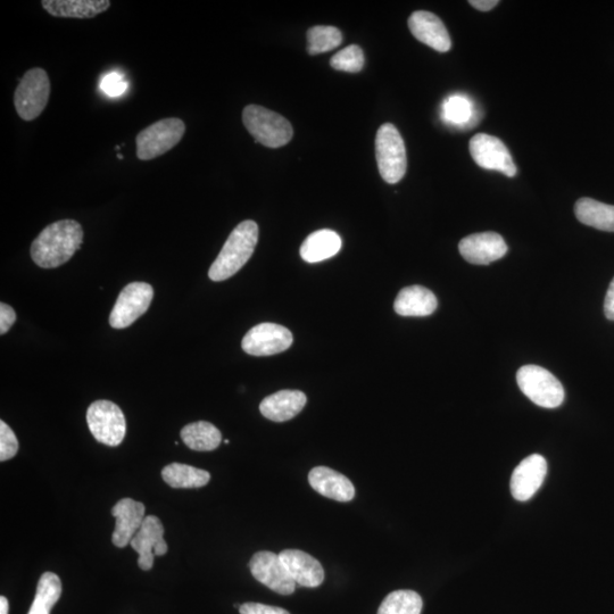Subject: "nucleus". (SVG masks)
Here are the masks:
<instances>
[{
	"label": "nucleus",
	"instance_id": "f257e3e1",
	"mask_svg": "<svg viewBox=\"0 0 614 614\" xmlns=\"http://www.w3.org/2000/svg\"><path fill=\"white\" fill-rule=\"evenodd\" d=\"M84 242V229L74 220L49 224L31 245V257L38 267L55 269L69 262Z\"/></svg>",
	"mask_w": 614,
	"mask_h": 614
},
{
	"label": "nucleus",
	"instance_id": "f03ea898",
	"mask_svg": "<svg viewBox=\"0 0 614 614\" xmlns=\"http://www.w3.org/2000/svg\"><path fill=\"white\" fill-rule=\"evenodd\" d=\"M257 242H259L257 223L251 220L239 223L211 265L210 279L219 282L235 276L250 261Z\"/></svg>",
	"mask_w": 614,
	"mask_h": 614
},
{
	"label": "nucleus",
	"instance_id": "7ed1b4c3",
	"mask_svg": "<svg viewBox=\"0 0 614 614\" xmlns=\"http://www.w3.org/2000/svg\"><path fill=\"white\" fill-rule=\"evenodd\" d=\"M243 122L256 143L270 148L287 145L294 135L292 124L284 116L259 105L245 107Z\"/></svg>",
	"mask_w": 614,
	"mask_h": 614
},
{
	"label": "nucleus",
	"instance_id": "20e7f679",
	"mask_svg": "<svg viewBox=\"0 0 614 614\" xmlns=\"http://www.w3.org/2000/svg\"><path fill=\"white\" fill-rule=\"evenodd\" d=\"M376 156L381 177L387 184L400 182L408 169V157L400 131L392 123H385L377 132Z\"/></svg>",
	"mask_w": 614,
	"mask_h": 614
},
{
	"label": "nucleus",
	"instance_id": "39448f33",
	"mask_svg": "<svg viewBox=\"0 0 614 614\" xmlns=\"http://www.w3.org/2000/svg\"><path fill=\"white\" fill-rule=\"evenodd\" d=\"M517 383L531 402L541 408L555 409L564 402V388L559 379L538 365H525L518 370Z\"/></svg>",
	"mask_w": 614,
	"mask_h": 614
},
{
	"label": "nucleus",
	"instance_id": "423d86ee",
	"mask_svg": "<svg viewBox=\"0 0 614 614\" xmlns=\"http://www.w3.org/2000/svg\"><path fill=\"white\" fill-rule=\"evenodd\" d=\"M186 124L178 118L157 121L141 130L137 136V156L141 161H151L176 147L185 136Z\"/></svg>",
	"mask_w": 614,
	"mask_h": 614
},
{
	"label": "nucleus",
	"instance_id": "0eeeda50",
	"mask_svg": "<svg viewBox=\"0 0 614 614\" xmlns=\"http://www.w3.org/2000/svg\"><path fill=\"white\" fill-rule=\"evenodd\" d=\"M51 90V81L44 69L35 68L24 74L14 94L20 118L27 122L37 119L46 109Z\"/></svg>",
	"mask_w": 614,
	"mask_h": 614
},
{
	"label": "nucleus",
	"instance_id": "6e6552de",
	"mask_svg": "<svg viewBox=\"0 0 614 614\" xmlns=\"http://www.w3.org/2000/svg\"><path fill=\"white\" fill-rule=\"evenodd\" d=\"M87 423L97 442L119 446L127 433V422L118 405L111 401H96L89 406Z\"/></svg>",
	"mask_w": 614,
	"mask_h": 614
},
{
	"label": "nucleus",
	"instance_id": "1a4fd4ad",
	"mask_svg": "<svg viewBox=\"0 0 614 614\" xmlns=\"http://www.w3.org/2000/svg\"><path fill=\"white\" fill-rule=\"evenodd\" d=\"M154 289L146 282H131L122 289L110 315L114 329L128 328L144 315L153 301Z\"/></svg>",
	"mask_w": 614,
	"mask_h": 614
},
{
	"label": "nucleus",
	"instance_id": "9d476101",
	"mask_svg": "<svg viewBox=\"0 0 614 614\" xmlns=\"http://www.w3.org/2000/svg\"><path fill=\"white\" fill-rule=\"evenodd\" d=\"M470 154L479 167L485 170L499 171L510 178L518 172L508 147L494 136L478 134L472 137Z\"/></svg>",
	"mask_w": 614,
	"mask_h": 614
},
{
	"label": "nucleus",
	"instance_id": "9b49d317",
	"mask_svg": "<svg viewBox=\"0 0 614 614\" xmlns=\"http://www.w3.org/2000/svg\"><path fill=\"white\" fill-rule=\"evenodd\" d=\"M293 344L290 331L276 323H261L245 335L242 347L253 356L276 355L288 350Z\"/></svg>",
	"mask_w": 614,
	"mask_h": 614
},
{
	"label": "nucleus",
	"instance_id": "f8f14e48",
	"mask_svg": "<svg viewBox=\"0 0 614 614\" xmlns=\"http://www.w3.org/2000/svg\"><path fill=\"white\" fill-rule=\"evenodd\" d=\"M253 577L271 591L281 595L295 592L296 583L290 577L280 555L268 551L257 552L250 562Z\"/></svg>",
	"mask_w": 614,
	"mask_h": 614
},
{
	"label": "nucleus",
	"instance_id": "ddd939ff",
	"mask_svg": "<svg viewBox=\"0 0 614 614\" xmlns=\"http://www.w3.org/2000/svg\"><path fill=\"white\" fill-rule=\"evenodd\" d=\"M132 549L139 554L138 566L141 570H151L155 557H163L169 547L164 541V527L159 518L146 517L138 533L130 543Z\"/></svg>",
	"mask_w": 614,
	"mask_h": 614
},
{
	"label": "nucleus",
	"instance_id": "4468645a",
	"mask_svg": "<svg viewBox=\"0 0 614 614\" xmlns=\"http://www.w3.org/2000/svg\"><path fill=\"white\" fill-rule=\"evenodd\" d=\"M459 251L467 262L487 265L502 259L508 253V245L496 232H481L463 238L459 244Z\"/></svg>",
	"mask_w": 614,
	"mask_h": 614
},
{
	"label": "nucleus",
	"instance_id": "2eb2a0df",
	"mask_svg": "<svg viewBox=\"0 0 614 614\" xmlns=\"http://www.w3.org/2000/svg\"><path fill=\"white\" fill-rule=\"evenodd\" d=\"M547 475V462L542 455L533 454L514 469L511 492L514 499L526 502L542 487Z\"/></svg>",
	"mask_w": 614,
	"mask_h": 614
},
{
	"label": "nucleus",
	"instance_id": "dca6fc26",
	"mask_svg": "<svg viewBox=\"0 0 614 614\" xmlns=\"http://www.w3.org/2000/svg\"><path fill=\"white\" fill-rule=\"evenodd\" d=\"M409 28L412 35L420 43L435 49L439 53H446L452 48L450 33H448L443 21L433 13L414 12L409 19Z\"/></svg>",
	"mask_w": 614,
	"mask_h": 614
},
{
	"label": "nucleus",
	"instance_id": "f3484780",
	"mask_svg": "<svg viewBox=\"0 0 614 614\" xmlns=\"http://www.w3.org/2000/svg\"><path fill=\"white\" fill-rule=\"evenodd\" d=\"M145 505L132 499H122L112 509L116 519L112 542L116 547L130 545L145 520Z\"/></svg>",
	"mask_w": 614,
	"mask_h": 614
},
{
	"label": "nucleus",
	"instance_id": "a211bd4d",
	"mask_svg": "<svg viewBox=\"0 0 614 614\" xmlns=\"http://www.w3.org/2000/svg\"><path fill=\"white\" fill-rule=\"evenodd\" d=\"M279 555L296 585L315 588L325 580V570L321 563L310 554L300 550H285Z\"/></svg>",
	"mask_w": 614,
	"mask_h": 614
},
{
	"label": "nucleus",
	"instance_id": "6ab92c4d",
	"mask_svg": "<svg viewBox=\"0 0 614 614\" xmlns=\"http://www.w3.org/2000/svg\"><path fill=\"white\" fill-rule=\"evenodd\" d=\"M309 483L315 492L338 502H350L355 496L352 481L339 472L317 467L310 471Z\"/></svg>",
	"mask_w": 614,
	"mask_h": 614
},
{
	"label": "nucleus",
	"instance_id": "aec40b11",
	"mask_svg": "<svg viewBox=\"0 0 614 614\" xmlns=\"http://www.w3.org/2000/svg\"><path fill=\"white\" fill-rule=\"evenodd\" d=\"M307 403V397L300 391H280L265 397L260 404L264 418L275 422L292 420L301 413Z\"/></svg>",
	"mask_w": 614,
	"mask_h": 614
},
{
	"label": "nucleus",
	"instance_id": "412c9836",
	"mask_svg": "<svg viewBox=\"0 0 614 614\" xmlns=\"http://www.w3.org/2000/svg\"><path fill=\"white\" fill-rule=\"evenodd\" d=\"M437 298L422 286L403 288L397 295L394 310L401 317H428L437 310Z\"/></svg>",
	"mask_w": 614,
	"mask_h": 614
},
{
	"label": "nucleus",
	"instance_id": "4be33fe9",
	"mask_svg": "<svg viewBox=\"0 0 614 614\" xmlns=\"http://www.w3.org/2000/svg\"><path fill=\"white\" fill-rule=\"evenodd\" d=\"M41 6L55 18L93 19L111 7L109 0H43Z\"/></svg>",
	"mask_w": 614,
	"mask_h": 614
},
{
	"label": "nucleus",
	"instance_id": "5701e85b",
	"mask_svg": "<svg viewBox=\"0 0 614 614\" xmlns=\"http://www.w3.org/2000/svg\"><path fill=\"white\" fill-rule=\"evenodd\" d=\"M342 246V238L337 232L323 229L313 232L304 240L301 256L307 263H318L337 255Z\"/></svg>",
	"mask_w": 614,
	"mask_h": 614
},
{
	"label": "nucleus",
	"instance_id": "b1692460",
	"mask_svg": "<svg viewBox=\"0 0 614 614\" xmlns=\"http://www.w3.org/2000/svg\"><path fill=\"white\" fill-rule=\"evenodd\" d=\"M577 219L585 226L602 231L614 232V205L595 201L592 198H580L575 205Z\"/></svg>",
	"mask_w": 614,
	"mask_h": 614
},
{
	"label": "nucleus",
	"instance_id": "393cba45",
	"mask_svg": "<svg viewBox=\"0 0 614 614\" xmlns=\"http://www.w3.org/2000/svg\"><path fill=\"white\" fill-rule=\"evenodd\" d=\"M180 435L190 450L197 452L217 450L222 442L221 431L206 421L190 423L182 428Z\"/></svg>",
	"mask_w": 614,
	"mask_h": 614
},
{
	"label": "nucleus",
	"instance_id": "a878e982",
	"mask_svg": "<svg viewBox=\"0 0 614 614\" xmlns=\"http://www.w3.org/2000/svg\"><path fill=\"white\" fill-rule=\"evenodd\" d=\"M162 478L172 488H201L209 484V472L188 464L171 463L162 470Z\"/></svg>",
	"mask_w": 614,
	"mask_h": 614
},
{
	"label": "nucleus",
	"instance_id": "bb28decb",
	"mask_svg": "<svg viewBox=\"0 0 614 614\" xmlns=\"http://www.w3.org/2000/svg\"><path fill=\"white\" fill-rule=\"evenodd\" d=\"M442 118L447 124L455 127H474L478 116L474 102L466 95L447 97L442 107Z\"/></svg>",
	"mask_w": 614,
	"mask_h": 614
},
{
	"label": "nucleus",
	"instance_id": "cd10ccee",
	"mask_svg": "<svg viewBox=\"0 0 614 614\" xmlns=\"http://www.w3.org/2000/svg\"><path fill=\"white\" fill-rule=\"evenodd\" d=\"M62 595V583L60 577L54 572H45L41 576L35 601H33L28 614H51L54 605Z\"/></svg>",
	"mask_w": 614,
	"mask_h": 614
},
{
	"label": "nucleus",
	"instance_id": "c85d7f7f",
	"mask_svg": "<svg viewBox=\"0 0 614 614\" xmlns=\"http://www.w3.org/2000/svg\"><path fill=\"white\" fill-rule=\"evenodd\" d=\"M422 607L423 602L418 593L401 589L386 597L378 614H421Z\"/></svg>",
	"mask_w": 614,
	"mask_h": 614
},
{
	"label": "nucleus",
	"instance_id": "c756f323",
	"mask_svg": "<svg viewBox=\"0 0 614 614\" xmlns=\"http://www.w3.org/2000/svg\"><path fill=\"white\" fill-rule=\"evenodd\" d=\"M343 43V35L335 27L318 26L307 32V51L310 55H319L333 51Z\"/></svg>",
	"mask_w": 614,
	"mask_h": 614
},
{
	"label": "nucleus",
	"instance_id": "7c9ffc66",
	"mask_svg": "<svg viewBox=\"0 0 614 614\" xmlns=\"http://www.w3.org/2000/svg\"><path fill=\"white\" fill-rule=\"evenodd\" d=\"M330 65L337 71L358 73L364 66L363 51L359 46H348L331 58Z\"/></svg>",
	"mask_w": 614,
	"mask_h": 614
},
{
	"label": "nucleus",
	"instance_id": "2f4dec72",
	"mask_svg": "<svg viewBox=\"0 0 614 614\" xmlns=\"http://www.w3.org/2000/svg\"><path fill=\"white\" fill-rule=\"evenodd\" d=\"M19 451V441L7 423L0 421V461L14 458Z\"/></svg>",
	"mask_w": 614,
	"mask_h": 614
},
{
	"label": "nucleus",
	"instance_id": "473e14b6",
	"mask_svg": "<svg viewBox=\"0 0 614 614\" xmlns=\"http://www.w3.org/2000/svg\"><path fill=\"white\" fill-rule=\"evenodd\" d=\"M127 81L123 79L120 73L112 72L107 74L102 80L101 88L106 95L118 97L127 90Z\"/></svg>",
	"mask_w": 614,
	"mask_h": 614
},
{
	"label": "nucleus",
	"instance_id": "72a5a7b5",
	"mask_svg": "<svg viewBox=\"0 0 614 614\" xmlns=\"http://www.w3.org/2000/svg\"><path fill=\"white\" fill-rule=\"evenodd\" d=\"M240 614H290L287 610L261 603H245L239 608Z\"/></svg>",
	"mask_w": 614,
	"mask_h": 614
},
{
	"label": "nucleus",
	"instance_id": "f704fd0d",
	"mask_svg": "<svg viewBox=\"0 0 614 614\" xmlns=\"http://www.w3.org/2000/svg\"><path fill=\"white\" fill-rule=\"evenodd\" d=\"M16 321V313L10 305L0 304V335L10 331Z\"/></svg>",
	"mask_w": 614,
	"mask_h": 614
},
{
	"label": "nucleus",
	"instance_id": "c9c22d12",
	"mask_svg": "<svg viewBox=\"0 0 614 614\" xmlns=\"http://www.w3.org/2000/svg\"><path fill=\"white\" fill-rule=\"evenodd\" d=\"M604 313L605 317L614 321V278L609 286L607 296H605Z\"/></svg>",
	"mask_w": 614,
	"mask_h": 614
},
{
	"label": "nucleus",
	"instance_id": "e433bc0d",
	"mask_svg": "<svg viewBox=\"0 0 614 614\" xmlns=\"http://www.w3.org/2000/svg\"><path fill=\"white\" fill-rule=\"evenodd\" d=\"M469 4L472 7H475L478 11L488 12L493 10V8L497 5H499V2H497V0H471Z\"/></svg>",
	"mask_w": 614,
	"mask_h": 614
},
{
	"label": "nucleus",
	"instance_id": "4c0bfd02",
	"mask_svg": "<svg viewBox=\"0 0 614 614\" xmlns=\"http://www.w3.org/2000/svg\"><path fill=\"white\" fill-rule=\"evenodd\" d=\"M8 610H10V604H8L6 597H0V614H8Z\"/></svg>",
	"mask_w": 614,
	"mask_h": 614
}]
</instances>
